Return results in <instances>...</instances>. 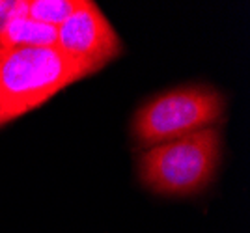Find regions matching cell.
I'll use <instances>...</instances> for the list:
<instances>
[{
  "label": "cell",
  "mask_w": 250,
  "mask_h": 233,
  "mask_svg": "<svg viewBox=\"0 0 250 233\" xmlns=\"http://www.w3.org/2000/svg\"><path fill=\"white\" fill-rule=\"evenodd\" d=\"M88 75L56 47L0 49V127Z\"/></svg>",
  "instance_id": "1"
},
{
  "label": "cell",
  "mask_w": 250,
  "mask_h": 233,
  "mask_svg": "<svg viewBox=\"0 0 250 233\" xmlns=\"http://www.w3.org/2000/svg\"><path fill=\"white\" fill-rule=\"evenodd\" d=\"M17 17H28L26 0H0V32Z\"/></svg>",
  "instance_id": "7"
},
{
  "label": "cell",
  "mask_w": 250,
  "mask_h": 233,
  "mask_svg": "<svg viewBox=\"0 0 250 233\" xmlns=\"http://www.w3.org/2000/svg\"><path fill=\"white\" fill-rule=\"evenodd\" d=\"M224 112V99L209 86H181L151 97L136 110L133 136L153 148L215 125Z\"/></svg>",
  "instance_id": "3"
},
{
  "label": "cell",
  "mask_w": 250,
  "mask_h": 233,
  "mask_svg": "<svg viewBox=\"0 0 250 233\" xmlns=\"http://www.w3.org/2000/svg\"><path fill=\"white\" fill-rule=\"evenodd\" d=\"M77 6L79 0H26V13L34 21L58 28Z\"/></svg>",
  "instance_id": "6"
},
{
  "label": "cell",
  "mask_w": 250,
  "mask_h": 233,
  "mask_svg": "<svg viewBox=\"0 0 250 233\" xmlns=\"http://www.w3.org/2000/svg\"><path fill=\"white\" fill-rule=\"evenodd\" d=\"M220 159V135L215 127L149 148L140 157L138 174L149 191L187 196L206 189Z\"/></svg>",
  "instance_id": "2"
},
{
  "label": "cell",
  "mask_w": 250,
  "mask_h": 233,
  "mask_svg": "<svg viewBox=\"0 0 250 233\" xmlns=\"http://www.w3.org/2000/svg\"><path fill=\"white\" fill-rule=\"evenodd\" d=\"M56 49L95 73L122 53V41L95 2L79 0L73 13L58 26Z\"/></svg>",
  "instance_id": "4"
},
{
  "label": "cell",
  "mask_w": 250,
  "mask_h": 233,
  "mask_svg": "<svg viewBox=\"0 0 250 233\" xmlns=\"http://www.w3.org/2000/svg\"><path fill=\"white\" fill-rule=\"evenodd\" d=\"M56 26L43 24L30 17H17L0 32V49L56 47Z\"/></svg>",
  "instance_id": "5"
}]
</instances>
